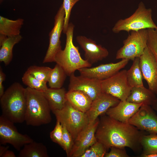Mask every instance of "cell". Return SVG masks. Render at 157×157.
<instances>
[{
  "label": "cell",
  "instance_id": "6da1fadb",
  "mask_svg": "<svg viewBox=\"0 0 157 157\" xmlns=\"http://www.w3.org/2000/svg\"><path fill=\"white\" fill-rule=\"evenodd\" d=\"M145 132L129 123L115 119L108 115L102 116L95 135L107 150L112 147H128L134 152L142 149L140 140Z\"/></svg>",
  "mask_w": 157,
  "mask_h": 157
},
{
  "label": "cell",
  "instance_id": "7a4b0ae2",
  "mask_svg": "<svg viewBox=\"0 0 157 157\" xmlns=\"http://www.w3.org/2000/svg\"><path fill=\"white\" fill-rule=\"evenodd\" d=\"M0 104L4 117L14 123L25 121L26 88L20 83L15 82L8 88L0 97Z\"/></svg>",
  "mask_w": 157,
  "mask_h": 157
},
{
  "label": "cell",
  "instance_id": "3957f363",
  "mask_svg": "<svg viewBox=\"0 0 157 157\" xmlns=\"http://www.w3.org/2000/svg\"><path fill=\"white\" fill-rule=\"evenodd\" d=\"M25 121L27 125L39 126L49 123L51 110L42 92L26 88Z\"/></svg>",
  "mask_w": 157,
  "mask_h": 157
},
{
  "label": "cell",
  "instance_id": "277c9868",
  "mask_svg": "<svg viewBox=\"0 0 157 157\" xmlns=\"http://www.w3.org/2000/svg\"><path fill=\"white\" fill-rule=\"evenodd\" d=\"M74 26L69 24L66 33V40L65 47L56 55L55 62L61 66L67 76H70L76 70L85 67H90L92 64L81 56L78 47L73 42Z\"/></svg>",
  "mask_w": 157,
  "mask_h": 157
},
{
  "label": "cell",
  "instance_id": "5b68a950",
  "mask_svg": "<svg viewBox=\"0 0 157 157\" xmlns=\"http://www.w3.org/2000/svg\"><path fill=\"white\" fill-rule=\"evenodd\" d=\"M152 13L151 9L147 8L141 1L133 14L124 19H120L116 23L112 31L118 33L122 31L129 32L143 29H155L156 25L152 19Z\"/></svg>",
  "mask_w": 157,
  "mask_h": 157
},
{
  "label": "cell",
  "instance_id": "8992f818",
  "mask_svg": "<svg viewBox=\"0 0 157 157\" xmlns=\"http://www.w3.org/2000/svg\"><path fill=\"white\" fill-rule=\"evenodd\" d=\"M52 111L56 120L65 126L74 140L89 123L86 113L75 108L67 101L62 109Z\"/></svg>",
  "mask_w": 157,
  "mask_h": 157
},
{
  "label": "cell",
  "instance_id": "52a82bcc",
  "mask_svg": "<svg viewBox=\"0 0 157 157\" xmlns=\"http://www.w3.org/2000/svg\"><path fill=\"white\" fill-rule=\"evenodd\" d=\"M147 29L131 31V34L123 41V45L117 51L116 58L133 60L140 58L147 46Z\"/></svg>",
  "mask_w": 157,
  "mask_h": 157
},
{
  "label": "cell",
  "instance_id": "ba28073f",
  "mask_svg": "<svg viewBox=\"0 0 157 157\" xmlns=\"http://www.w3.org/2000/svg\"><path fill=\"white\" fill-rule=\"evenodd\" d=\"M102 92L125 101L130 94L132 87L127 79V70L119 71L111 77L101 81Z\"/></svg>",
  "mask_w": 157,
  "mask_h": 157
},
{
  "label": "cell",
  "instance_id": "9c48e42d",
  "mask_svg": "<svg viewBox=\"0 0 157 157\" xmlns=\"http://www.w3.org/2000/svg\"><path fill=\"white\" fill-rule=\"evenodd\" d=\"M14 123L2 115L0 116V144H9L20 151L25 144L33 140L27 135L19 133Z\"/></svg>",
  "mask_w": 157,
  "mask_h": 157
},
{
  "label": "cell",
  "instance_id": "30bf717a",
  "mask_svg": "<svg viewBox=\"0 0 157 157\" xmlns=\"http://www.w3.org/2000/svg\"><path fill=\"white\" fill-rule=\"evenodd\" d=\"M65 16V11L62 4L55 17L53 27L49 33V44L43 63L55 62L56 55L62 49L60 37L63 30Z\"/></svg>",
  "mask_w": 157,
  "mask_h": 157
},
{
  "label": "cell",
  "instance_id": "8fae6325",
  "mask_svg": "<svg viewBox=\"0 0 157 157\" xmlns=\"http://www.w3.org/2000/svg\"><path fill=\"white\" fill-rule=\"evenodd\" d=\"M128 123L149 134H157V115L150 106L143 104Z\"/></svg>",
  "mask_w": 157,
  "mask_h": 157
},
{
  "label": "cell",
  "instance_id": "7c38bea8",
  "mask_svg": "<svg viewBox=\"0 0 157 157\" xmlns=\"http://www.w3.org/2000/svg\"><path fill=\"white\" fill-rule=\"evenodd\" d=\"M99 120L89 123L74 141V144L69 157H80L85 151L97 140L95 134Z\"/></svg>",
  "mask_w": 157,
  "mask_h": 157
},
{
  "label": "cell",
  "instance_id": "4fadbf2b",
  "mask_svg": "<svg viewBox=\"0 0 157 157\" xmlns=\"http://www.w3.org/2000/svg\"><path fill=\"white\" fill-rule=\"evenodd\" d=\"M129 60L123 59L115 63L101 64L92 67H85L78 69L80 75L101 81L113 76L128 63Z\"/></svg>",
  "mask_w": 157,
  "mask_h": 157
},
{
  "label": "cell",
  "instance_id": "5bb4252c",
  "mask_svg": "<svg viewBox=\"0 0 157 157\" xmlns=\"http://www.w3.org/2000/svg\"><path fill=\"white\" fill-rule=\"evenodd\" d=\"M140 65L143 78L147 82L149 89L157 94V63L147 46L140 57Z\"/></svg>",
  "mask_w": 157,
  "mask_h": 157
},
{
  "label": "cell",
  "instance_id": "9a60e30c",
  "mask_svg": "<svg viewBox=\"0 0 157 157\" xmlns=\"http://www.w3.org/2000/svg\"><path fill=\"white\" fill-rule=\"evenodd\" d=\"M68 90L81 91L88 95L92 100L102 92L101 81L74 73L70 76Z\"/></svg>",
  "mask_w": 157,
  "mask_h": 157
},
{
  "label": "cell",
  "instance_id": "2e32d148",
  "mask_svg": "<svg viewBox=\"0 0 157 157\" xmlns=\"http://www.w3.org/2000/svg\"><path fill=\"white\" fill-rule=\"evenodd\" d=\"M77 42L85 52V59L92 64L102 60L109 55L108 50L95 41L85 36H78Z\"/></svg>",
  "mask_w": 157,
  "mask_h": 157
},
{
  "label": "cell",
  "instance_id": "e0dca14e",
  "mask_svg": "<svg viewBox=\"0 0 157 157\" xmlns=\"http://www.w3.org/2000/svg\"><path fill=\"white\" fill-rule=\"evenodd\" d=\"M120 101L117 98L102 92L93 100L90 108L86 113L89 123L94 121L99 116L106 113L110 108L117 105Z\"/></svg>",
  "mask_w": 157,
  "mask_h": 157
},
{
  "label": "cell",
  "instance_id": "ac0fdd59",
  "mask_svg": "<svg viewBox=\"0 0 157 157\" xmlns=\"http://www.w3.org/2000/svg\"><path fill=\"white\" fill-rule=\"evenodd\" d=\"M143 104L121 101L116 106L109 108L105 113L119 121L128 123L130 119L138 111Z\"/></svg>",
  "mask_w": 157,
  "mask_h": 157
},
{
  "label": "cell",
  "instance_id": "d6986e66",
  "mask_svg": "<svg viewBox=\"0 0 157 157\" xmlns=\"http://www.w3.org/2000/svg\"><path fill=\"white\" fill-rule=\"evenodd\" d=\"M156 98L155 94L143 85L132 88L126 101L151 106Z\"/></svg>",
  "mask_w": 157,
  "mask_h": 157
},
{
  "label": "cell",
  "instance_id": "ffe728a7",
  "mask_svg": "<svg viewBox=\"0 0 157 157\" xmlns=\"http://www.w3.org/2000/svg\"><path fill=\"white\" fill-rule=\"evenodd\" d=\"M66 98L74 108L85 113L89 110L93 101L86 94L78 90H68Z\"/></svg>",
  "mask_w": 157,
  "mask_h": 157
},
{
  "label": "cell",
  "instance_id": "44dd1931",
  "mask_svg": "<svg viewBox=\"0 0 157 157\" xmlns=\"http://www.w3.org/2000/svg\"><path fill=\"white\" fill-rule=\"evenodd\" d=\"M43 92L52 111L62 109L67 101L66 98V92L64 88H48Z\"/></svg>",
  "mask_w": 157,
  "mask_h": 157
},
{
  "label": "cell",
  "instance_id": "7402d4cb",
  "mask_svg": "<svg viewBox=\"0 0 157 157\" xmlns=\"http://www.w3.org/2000/svg\"><path fill=\"white\" fill-rule=\"evenodd\" d=\"M24 21L21 18L13 20L0 16V35L7 37L19 35Z\"/></svg>",
  "mask_w": 157,
  "mask_h": 157
},
{
  "label": "cell",
  "instance_id": "603a6c76",
  "mask_svg": "<svg viewBox=\"0 0 157 157\" xmlns=\"http://www.w3.org/2000/svg\"><path fill=\"white\" fill-rule=\"evenodd\" d=\"M20 35L7 37L0 44V61L4 63L5 65H8L12 60L13 50L14 46L22 39Z\"/></svg>",
  "mask_w": 157,
  "mask_h": 157
},
{
  "label": "cell",
  "instance_id": "cb8c5ba5",
  "mask_svg": "<svg viewBox=\"0 0 157 157\" xmlns=\"http://www.w3.org/2000/svg\"><path fill=\"white\" fill-rule=\"evenodd\" d=\"M47 148L41 142L34 141L25 144L20 150L19 157H48Z\"/></svg>",
  "mask_w": 157,
  "mask_h": 157
},
{
  "label": "cell",
  "instance_id": "d4e9b609",
  "mask_svg": "<svg viewBox=\"0 0 157 157\" xmlns=\"http://www.w3.org/2000/svg\"><path fill=\"white\" fill-rule=\"evenodd\" d=\"M128 82L132 88L143 86L142 74L140 65V58H137L133 60L130 68L127 70Z\"/></svg>",
  "mask_w": 157,
  "mask_h": 157
},
{
  "label": "cell",
  "instance_id": "484cf974",
  "mask_svg": "<svg viewBox=\"0 0 157 157\" xmlns=\"http://www.w3.org/2000/svg\"><path fill=\"white\" fill-rule=\"evenodd\" d=\"M67 76L65 71L59 65L56 64L52 69L48 83L50 88H62Z\"/></svg>",
  "mask_w": 157,
  "mask_h": 157
},
{
  "label": "cell",
  "instance_id": "4316f807",
  "mask_svg": "<svg viewBox=\"0 0 157 157\" xmlns=\"http://www.w3.org/2000/svg\"><path fill=\"white\" fill-rule=\"evenodd\" d=\"M140 142L143 149L142 154L157 153V134H144L142 137Z\"/></svg>",
  "mask_w": 157,
  "mask_h": 157
},
{
  "label": "cell",
  "instance_id": "83f0119b",
  "mask_svg": "<svg viewBox=\"0 0 157 157\" xmlns=\"http://www.w3.org/2000/svg\"><path fill=\"white\" fill-rule=\"evenodd\" d=\"M52 69L48 67L32 65L29 67L26 72L38 80L47 83Z\"/></svg>",
  "mask_w": 157,
  "mask_h": 157
},
{
  "label": "cell",
  "instance_id": "f1b7e54d",
  "mask_svg": "<svg viewBox=\"0 0 157 157\" xmlns=\"http://www.w3.org/2000/svg\"><path fill=\"white\" fill-rule=\"evenodd\" d=\"M22 80L27 87L39 91L44 92L48 88L47 83L38 80L26 72L24 74Z\"/></svg>",
  "mask_w": 157,
  "mask_h": 157
},
{
  "label": "cell",
  "instance_id": "f546056e",
  "mask_svg": "<svg viewBox=\"0 0 157 157\" xmlns=\"http://www.w3.org/2000/svg\"><path fill=\"white\" fill-rule=\"evenodd\" d=\"M107 150L102 143L97 141L87 149L80 157H103Z\"/></svg>",
  "mask_w": 157,
  "mask_h": 157
},
{
  "label": "cell",
  "instance_id": "4dcf8cb0",
  "mask_svg": "<svg viewBox=\"0 0 157 157\" xmlns=\"http://www.w3.org/2000/svg\"><path fill=\"white\" fill-rule=\"evenodd\" d=\"M63 126L62 148L65 150L68 157L69 156L74 144V140L65 126Z\"/></svg>",
  "mask_w": 157,
  "mask_h": 157
},
{
  "label": "cell",
  "instance_id": "1f68e13d",
  "mask_svg": "<svg viewBox=\"0 0 157 157\" xmlns=\"http://www.w3.org/2000/svg\"><path fill=\"white\" fill-rule=\"evenodd\" d=\"M147 46L153 53L157 63V34L154 29H147Z\"/></svg>",
  "mask_w": 157,
  "mask_h": 157
},
{
  "label": "cell",
  "instance_id": "d6a6232c",
  "mask_svg": "<svg viewBox=\"0 0 157 157\" xmlns=\"http://www.w3.org/2000/svg\"><path fill=\"white\" fill-rule=\"evenodd\" d=\"M80 0H63L62 4L65 13L63 32L66 34L69 24L72 9L74 4Z\"/></svg>",
  "mask_w": 157,
  "mask_h": 157
},
{
  "label": "cell",
  "instance_id": "836d02e7",
  "mask_svg": "<svg viewBox=\"0 0 157 157\" xmlns=\"http://www.w3.org/2000/svg\"><path fill=\"white\" fill-rule=\"evenodd\" d=\"M56 120L55 126L53 130L50 132V136L52 141L62 147L63 126L58 120Z\"/></svg>",
  "mask_w": 157,
  "mask_h": 157
},
{
  "label": "cell",
  "instance_id": "e575fe53",
  "mask_svg": "<svg viewBox=\"0 0 157 157\" xmlns=\"http://www.w3.org/2000/svg\"><path fill=\"white\" fill-rule=\"evenodd\" d=\"M110 151L106 152L105 157H129L124 147H112L110 148Z\"/></svg>",
  "mask_w": 157,
  "mask_h": 157
},
{
  "label": "cell",
  "instance_id": "d590c367",
  "mask_svg": "<svg viewBox=\"0 0 157 157\" xmlns=\"http://www.w3.org/2000/svg\"><path fill=\"white\" fill-rule=\"evenodd\" d=\"M5 74L3 72L2 68L0 67V97L3 94L5 91L3 82L6 79Z\"/></svg>",
  "mask_w": 157,
  "mask_h": 157
},
{
  "label": "cell",
  "instance_id": "8d00e7d4",
  "mask_svg": "<svg viewBox=\"0 0 157 157\" xmlns=\"http://www.w3.org/2000/svg\"><path fill=\"white\" fill-rule=\"evenodd\" d=\"M14 153L11 151L8 150L2 155V157H16Z\"/></svg>",
  "mask_w": 157,
  "mask_h": 157
},
{
  "label": "cell",
  "instance_id": "74e56055",
  "mask_svg": "<svg viewBox=\"0 0 157 157\" xmlns=\"http://www.w3.org/2000/svg\"><path fill=\"white\" fill-rule=\"evenodd\" d=\"M9 148L8 146H2L0 145V157H2L3 154L8 150Z\"/></svg>",
  "mask_w": 157,
  "mask_h": 157
},
{
  "label": "cell",
  "instance_id": "f35d334b",
  "mask_svg": "<svg viewBox=\"0 0 157 157\" xmlns=\"http://www.w3.org/2000/svg\"><path fill=\"white\" fill-rule=\"evenodd\" d=\"M151 106L153 109L157 111V97H156Z\"/></svg>",
  "mask_w": 157,
  "mask_h": 157
},
{
  "label": "cell",
  "instance_id": "ab89813d",
  "mask_svg": "<svg viewBox=\"0 0 157 157\" xmlns=\"http://www.w3.org/2000/svg\"><path fill=\"white\" fill-rule=\"evenodd\" d=\"M155 30V31L156 32V33L157 34V25H156V28H155V29H154Z\"/></svg>",
  "mask_w": 157,
  "mask_h": 157
},
{
  "label": "cell",
  "instance_id": "60d3db41",
  "mask_svg": "<svg viewBox=\"0 0 157 157\" xmlns=\"http://www.w3.org/2000/svg\"><path fill=\"white\" fill-rule=\"evenodd\" d=\"M2 1V0H0V1Z\"/></svg>",
  "mask_w": 157,
  "mask_h": 157
}]
</instances>
